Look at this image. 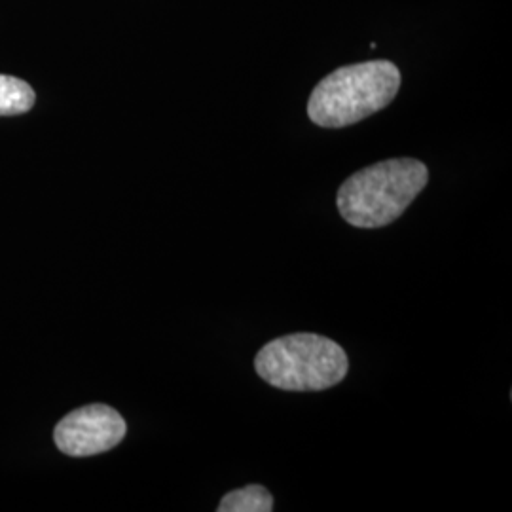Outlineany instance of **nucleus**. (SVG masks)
<instances>
[{
	"instance_id": "6",
	"label": "nucleus",
	"mask_w": 512,
	"mask_h": 512,
	"mask_svg": "<svg viewBox=\"0 0 512 512\" xmlns=\"http://www.w3.org/2000/svg\"><path fill=\"white\" fill-rule=\"evenodd\" d=\"M219 512H270L274 511V497L264 486H247L234 490L220 499Z\"/></svg>"
},
{
	"instance_id": "1",
	"label": "nucleus",
	"mask_w": 512,
	"mask_h": 512,
	"mask_svg": "<svg viewBox=\"0 0 512 512\" xmlns=\"http://www.w3.org/2000/svg\"><path fill=\"white\" fill-rule=\"evenodd\" d=\"M427 181L429 171L420 160H385L351 175L340 186L336 205L351 226L382 228L403 215Z\"/></svg>"
},
{
	"instance_id": "5",
	"label": "nucleus",
	"mask_w": 512,
	"mask_h": 512,
	"mask_svg": "<svg viewBox=\"0 0 512 512\" xmlns=\"http://www.w3.org/2000/svg\"><path fill=\"white\" fill-rule=\"evenodd\" d=\"M35 90L21 78L0 74V116H18L33 109Z\"/></svg>"
},
{
	"instance_id": "3",
	"label": "nucleus",
	"mask_w": 512,
	"mask_h": 512,
	"mask_svg": "<svg viewBox=\"0 0 512 512\" xmlns=\"http://www.w3.org/2000/svg\"><path fill=\"white\" fill-rule=\"evenodd\" d=\"M256 374L283 391H323L348 376V355L334 340L298 332L275 338L256 353Z\"/></svg>"
},
{
	"instance_id": "2",
	"label": "nucleus",
	"mask_w": 512,
	"mask_h": 512,
	"mask_svg": "<svg viewBox=\"0 0 512 512\" xmlns=\"http://www.w3.org/2000/svg\"><path fill=\"white\" fill-rule=\"evenodd\" d=\"M401 88L391 61H365L325 76L311 93L308 114L321 128H346L385 109Z\"/></svg>"
},
{
	"instance_id": "4",
	"label": "nucleus",
	"mask_w": 512,
	"mask_h": 512,
	"mask_svg": "<svg viewBox=\"0 0 512 512\" xmlns=\"http://www.w3.org/2000/svg\"><path fill=\"white\" fill-rule=\"evenodd\" d=\"M128 433L126 420L107 404H88L57 423L55 446L71 458H90L116 448Z\"/></svg>"
}]
</instances>
